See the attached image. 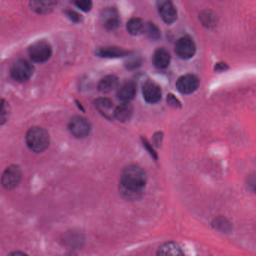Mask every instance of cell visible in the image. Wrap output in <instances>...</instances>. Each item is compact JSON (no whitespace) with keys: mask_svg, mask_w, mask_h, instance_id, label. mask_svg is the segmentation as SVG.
Returning <instances> with one entry per match:
<instances>
[{"mask_svg":"<svg viewBox=\"0 0 256 256\" xmlns=\"http://www.w3.org/2000/svg\"><path fill=\"white\" fill-rule=\"evenodd\" d=\"M146 174L138 166H130L124 168L120 178V192L125 198L136 200L140 197L146 186Z\"/></svg>","mask_w":256,"mask_h":256,"instance_id":"cell-1","label":"cell"},{"mask_svg":"<svg viewBox=\"0 0 256 256\" xmlns=\"http://www.w3.org/2000/svg\"><path fill=\"white\" fill-rule=\"evenodd\" d=\"M28 148L35 152H44L50 144V138L46 130L41 127H32L26 134Z\"/></svg>","mask_w":256,"mask_h":256,"instance_id":"cell-2","label":"cell"},{"mask_svg":"<svg viewBox=\"0 0 256 256\" xmlns=\"http://www.w3.org/2000/svg\"><path fill=\"white\" fill-rule=\"evenodd\" d=\"M30 58L38 64L47 62L52 55V48L50 43L46 40L36 42L28 49Z\"/></svg>","mask_w":256,"mask_h":256,"instance_id":"cell-3","label":"cell"},{"mask_svg":"<svg viewBox=\"0 0 256 256\" xmlns=\"http://www.w3.org/2000/svg\"><path fill=\"white\" fill-rule=\"evenodd\" d=\"M23 178V173L20 166L12 164L8 166L1 176L0 182L6 190H14L18 186Z\"/></svg>","mask_w":256,"mask_h":256,"instance_id":"cell-4","label":"cell"},{"mask_svg":"<svg viewBox=\"0 0 256 256\" xmlns=\"http://www.w3.org/2000/svg\"><path fill=\"white\" fill-rule=\"evenodd\" d=\"M34 71V66L29 61L20 60L13 64L10 73L14 80L25 82L31 78Z\"/></svg>","mask_w":256,"mask_h":256,"instance_id":"cell-5","label":"cell"},{"mask_svg":"<svg viewBox=\"0 0 256 256\" xmlns=\"http://www.w3.org/2000/svg\"><path fill=\"white\" fill-rule=\"evenodd\" d=\"M175 52L181 59H191L196 53V46L194 42L193 41L191 37H181L175 44Z\"/></svg>","mask_w":256,"mask_h":256,"instance_id":"cell-6","label":"cell"},{"mask_svg":"<svg viewBox=\"0 0 256 256\" xmlns=\"http://www.w3.org/2000/svg\"><path fill=\"white\" fill-rule=\"evenodd\" d=\"M68 128L73 136L77 138L86 137L91 131L90 122L82 116H74L68 122Z\"/></svg>","mask_w":256,"mask_h":256,"instance_id":"cell-7","label":"cell"},{"mask_svg":"<svg viewBox=\"0 0 256 256\" xmlns=\"http://www.w3.org/2000/svg\"><path fill=\"white\" fill-rule=\"evenodd\" d=\"M200 85L198 77L194 74L181 76L176 82V86L180 92L185 95L192 94L197 90Z\"/></svg>","mask_w":256,"mask_h":256,"instance_id":"cell-8","label":"cell"},{"mask_svg":"<svg viewBox=\"0 0 256 256\" xmlns=\"http://www.w3.org/2000/svg\"><path fill=\"white\" fill-rule=\"evenodd\" d=\"M142 94L145 101L150 104H156L162 96L161 88L157 84L148 80L142 86Z\"/></svg>","mask_w":256,"mask_h":256,"instance_id":"cell-9","label":"cell"},{"mask_svg":"<svg viewBox=\"0 0 256 256\" xmlns=\"http://www.w3.org/2000/svg\"><path fill=\"white\" fill-rule=\"evenodd\" d=\"M102 20L104 29L107 31H115L120 24V19L116 8H108L102 14Z\"/></svg>","mask_w":256,"mask_h":256,"instance_id":"cell-10","label":"cell"},{"mask_svg":"<svg viewBox=\"0 0 256 256\" xmlns=\"http://www.w3.org/2000/svg\"><path fill=\"white\" fill-rule=\"evenodd\" d=\"M158 12L162 20L168 24L174 23L178 18V12L170 1H162L158 4Z\"/></svg>","mask_w":256,"mask_h":256,"instance_id":"cell-11","label":"cell"},{"mask_svg":"<svg viewBox=\"0 0 256 256\" xmlns=\"http://www.w3.org/2000/svg\"><path fill=\"white\" fill-rule=\"evenodd\" d=\"M137 94V84L133 80H128L120 86L118 90V98L124 102L132 101Z\"/></svg>","mask_w":256,"mask_h":256,"instance_id":"cell-12","label":"cell"},{"mask_svg":"<svg viewBox=\"0 0 256 256\" xmlns=\"http://www.w3.org/2000/svg\"><path fill=\"white\" fill-rule=\"evenodd\" d=\"M130 50L122 49L118 47H104L100 48L96 50V56L102 58H120L128 56L131 54Z\"/></svg>","mask_w":256,"mask_h":256,"instance_id":"cell-13","label":"cell"},{"mask_svg":"<svg viewBox=\"0 0 256 256\" xmlns=\"http://www.w3.org/2000/svg\"><path fill=\"white\" fill-rule=\"evenodd\" d=\"M31 10L37 14H47L56 8V2L48 0H34L30 2Z\"/></svg>","mask_w":256,"mask_h":256,"instance_id":"cell-14","label":"cell"},{"mask_svg":"<svg viewBox=\"0 0 256 256\" xmlns=\"http://www.w3.org/2000/svg\"><path fill=\"white\" fill-rule=\"evenodd\" d=\"M170 62V55L163 48L157 49L152 55V64L156 68L164 70L168 66Z\"/></svg>","mask_w":256,"mask_h":256,"instance_id":"cell-15","label":"cell"},{"mask_svg":"<svg viewBox=\"0 0 256 256\" xmlns=\"http://www.w3.org/2000/svg\"><path fill=\"white\" fill-rule=\"evenodd\" d=\"M133 115V107L130 102H122L114 110L113 116L121 122L131 120Z\"/></svg>","mask_w":256,"mask_h":256,"instance_id":"cell-16","label":"cell"},{"mask_svg":"<svg viewBox=\"0 0 256 256\" xmlns=\"http://www.w3.org/2000/svg\"><path fill=\"white\" fill-rule=\"evenodd\" d=\"M156 256H184V254L182 248L178 244L167 242L158 248Z\"/></svg>","mask_w":256,"mask_h":256,"instance_id":"cell-17","label":"cell"},{"mask_svg":"<svg viewBox=\"0 0 256 256\" xmlns=\"http://www.w3.org/2000/svg\"><path fill=\"white\" fill-rule=\"evenodd\" d=\"M119 84V79L114 74L106 76L98 84V90L100 92L108 94L116 89Z\"/></svg>","mask_w":256,"mask_h":256,"instance_id":"cell-18","label":"cell"},{"mask_svg":"<svg viewBox=\"0 0 256 256\" xmlns=\"http://www.w3.org/2000/svg\"><path fill=\"white\" fill-rule=\"evenodd\" d=\"M146 25L139 18H132L126 24L127 30L132 36H140L144 34Z\"/></svg>","mask_w":256,"mask_h":256,"instance_id":"cell-19","label":"cell"},{"mask_svg":"<svg viewBox=\"0 0 256 256\" xmlns=\"http://www.w3.org/2000/svg\"><path fill=\"white\" fill-rule=\"evenodd\" d=\"M95 104L102 114L106 118H110L114 106L112 100L108 98H98L96 100Z\"/></svg>","mask_w":256,"mask_h":256,"instance_id":"cell-20","label":"cell"},{"mask_svg":"<svg viewBox=\"0 0 256 256\" xmlns=\"http://www.w3.org/2000/svg\"><path fill=\"white\" fill-rule=\"evenodd\" d=\"M199 18H200V20L202 24L206 26V28H214L217 24L216 16L212 12H202Z\"/></svg>","mask_w":256,"mask_h":256,"instance_id":"cell-21","label":"cell"},{"mask_svg":"<svg viewBox=\"0 0 256 256\" xmlns=\"http://www.w3.org/2000/svg\"><path fill=\"white\" fill-rule=\"evenodd\" d=\"M11 107L6 100L0 98V125L6 124L10 118Z\"/></svg>","mask_w":256,"mask_h":256,"instance_id":"cell-22","label":"cell"},{"mask_svg":"<svg viewBox=\"0 0 256 256\" xmlns=\"http://www.w3.org/2000/svg\"><path fill=\"white\" fill-rule=\"evenodd\" d=\"M145 32L151 40H158L161 38V31H160V28L152 22H149L146 25Z\"/></svg>","mask_w":256,"mask_h":256,"instance_id":"cell-23","label":"cell"},{"mask_svg":"<svg viewBox=\"0 0 256 256\" xmlns=\"http://www.w3.org/2000/svg\"><path fill=\"white\" fill-rule=\"evenodd\" d=\"M64 241L67 245L76 248V247L80 246V244H82V238H80L78 234L72 232V233H66V235L64 238Z\"/></svg>","mask_w":256,"mask_h":256,"instance_id":"cell-24","label":"cell"},{"mask_svg":"<svg viewBox=\"0 0 256 256\" xmlns=\"http://www.w3.org/2000/svg\"><path fill=\"white\" fill-rule=\"evenodd\" d=\"M143 58L142 56L134 55V56H130L125 62V67L128 70H134L136 68L140 67L143 64Z\"/></svg>","mask_w":256,"mask_h":256,"instance_id":"cell-25","label":"cell"},{"mask_svg":"<svg viewBox=\"0 0 256 256\" xmlns=\"http://www.w3.org/2000/svg\"><path fill=\"white\" fill-rule=\"evenodd\" d=\"M74 4L77 6L78 8L85 12H88L92 10V2L90 0H78Z\"/></svg>","mask_w":256,"mask_h":256,"instance_id":"cell-26","label":"cell"},{"mask_svg":"<svg viewBox=\"0 0 256 256\" xmlns=\"http://www.w3.org/2000/svg\"><path fill=\"white\" fill-rule=\"evenodd\" d=\"M167 103L170 107L174 108H181V103L173 94H168L167 96Z\"/></svg>","mask_w":256,"mask_h":256,"instance_id":"cell-27","label":"cell"},{"mask_svg":"<svg viewBox=\"0 0 256 256\" xmlns=\"http://www.w3.org/2000/svg\"><path fill=\"white\" fill-rule=\"evenodd\" d=\"M142 142H143L144 146L146 148V150L150 154V155L154 157V158L156 160V158H158V156H157V154L155 152V150H154V148L151 146L150 142H148L146 139H145V138H142Z\"/></svg>","mask_w":256,"mask_h":256,"instance_id":"cell-28","label":"cell"},{"mask_svg":"<svg viewBox=\"0 0 256 256\" xmlns=\"http://www.w3.org/2000/svg\"><path fill=\"white\" fill-rule=\"evenodd\" d=\"M66 16H68V18L72 22H74V23H78L80 22L82 17H80V14H78L76 12L72 11V10H68V11L66 12Z\"/></svg>","mask_w":256,"mask_h":256,"instance_id":"cell-29","label":"cell"},{"mask_svg":"<svg viewBox=\"0 0 256 256\" xmlns=\"http://www.w3.org/2000/svg\"><path fill=\"white\" fill-rule=\"evenodd\" d=\"M163 140V133L162 132H158L154 134L152 137V142H154V145L156 148H160L162 143Z\"/></svg>","mask_w":256,"mask_h":256,"instance_id":"cell-30","label":"cell"},{"mask_svg":"<svg viewBox=\"0 0 256 256\" xmlns=\"http://www.w3.org/2000/svg\"><path fill=\"white\" fill-rule=\"evenodd\" d=\"M227 70H228V66L223 62H218V64H216L215 67H214V71L216 72H222L226 71Z\"/></svg>","mask_w":256,"mask_h":256,"instance_id":"cell-31","label":"cell"},{"mask_svg":"<svg viewBox=\"0 0 256 256\" xmlns=\"http://www.w3.org/2000/svg\"><path fill=\"white\" fill-rule=\"evenodd\" d=\"M7 256H29L26 253L22 251H14L12 252L11 253Z\"/></svg>","mask_w":256,"mask_h":256,"instance_id":"cell-32","label":"cell"}]
</instances>
